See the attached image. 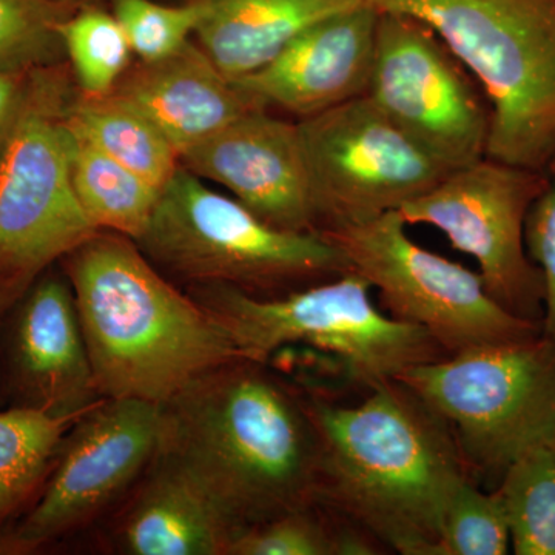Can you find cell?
Masks as SVG:
<instances>
[{
	"instance_id": "obj_1",
	"label": "cell",
	"mask_w": 555,
	"mask_h": 555,
	"mask_svg": "<svg viewBox=\"0 0 555 555\" xmlns=\"http://www.w3.org/2000/svg\"><path fill=\"white\" fill-rule=\"evenodd\" d=\"M160 408L159 454L207 489L236 532L320 503V437L309 400L268 363L211 369Z\"/></svg>"
},
{
	"instance_id": "obj_2",
	"label": "cell",
	"mask_w": 555,
	"mask_h": 555,
	"mask_svg": "<svg viewBox=\"0 0 555 555\" xmlns=\"http://www.w3.org/2000/svg\"><path fill=\"white\" fill-rule=\"evenodd\" d=\"M321 448L320 503L382 547L434 555L449 499L477 478L454 430L390 379L357 406L309 400Z\"/></svg>"
},
{
	"instance_id": "obj_3",
	"label": "cell",
	"mask_w": 555,
	"mask_h": 555,
	"mask_svg": "<svg viewBox=\"0 0 555 555\" xmlns=\"http://www.w3.org/2000/svg\"><path fill=\"white\" fill-rule=\"evenodd\" d=\"M65 261L102 398L164 404L199 375L244 360L221 321L133 240L100 230Z\"/></svg>"
},
{
	"instance_id": "obj_4",
	"label": "cell",
	"mask_w": 555,
	"mask_h": 555,
	"mask_svg": "<svg viewBox=\"0 0 555 555\" xmlns=\"http://www.w3.org/2000/svg\"><path fill=\"white\" fill-rule=\"evenodd\" d=\"M437 33L491 112L488 158L545 170L555 155V0H364Z\"/></svg>"
},
{
	"instance_id": "obj_5",
	"label": "cell",
	"mask_w": 555,
	"mask_h": 555,
	"mask_svg": "<svg viewBox=\"0 0 555 555\" xmlns=\"http://www.w3.org/2000/svg\"><path fill=\"white\" fill-rule=\"evenodd\" d=\"M134 243L184 280L262 298L349 272L341 251L320 232L273 228L184 166L160 190L149 228Z\"/></svg>"
},
{
	"instance_id": "obj_6",
	"label": "cell",
	"mask_w": 555,
	"mask_h": 555,
	"mask_svg": "<svg viewBox=\"0 0 555 555\" xmlns=\"http://www.w3.org/2000/svg\"><path fill=\"white\" fill-rule=\"evenodd\" d=\"M372 291L363 276L346 272L281 297L199 286L193 298L228 328L244 360L269 363L283 347H310L334 357L347 378L369 392L448 357L425 328L382 312Z\"/></svg>"
},
{
	"instance_id": "obj_7",
	"label": "cell",
	"mask_w": 555,
	"mask_h": 555,
	"mask_svg": "<svg viewBox=\"0 0 555 555\" xmlns=\"http://www.w3.org/2000/svg\"><path fill=\"white\" fill-rule=\"evenodd\" d=\"M72 98L64 72L33 69L0 144V318L53 262L100 232L73 188Z\"/></svg>"
},
{
	"instance_id": "obj_8",
	"label": "cell",
	"mask_w": 555,
	"mask_h": 555,
	"mask_svg": "<svg viewBox=\"0 0 555 555\" xmlns=\"http://www.w3.org/2000/svg\"><path fill=\"white\" fill-rule=\"evenodd\" d=\"M397 379L454 430L474 476L494 477L555 437V341L473 347L404 371Z\"/></svg>"
},
{
	"instance_id": "obj_9",
	"label": "cell",
	"mask_w": 555,
	"mask_h": 555,
	"mask_svg": "<svg viewBox=\"0 0 555 555\" xmlns=\"http://www.w3.org/2000/svg\"><path fill=\"white\" fill-rule=\"evenodd\" d=\"M406 229L400 211H389L320 233L341 251L349 272L378 292L390 317L425 328L448 356L542 334V323L500 306L480 273L418 246Z\"/></svg>"
},
{
	"instance_id": "obj_10",
	"label": "cell",
	"mask_w": 555,
	"mask_h": 555,
	"mask_svg": "<svg viewBox=\"0 0 555 555\" xmlns=\"http://www.w3.org/2000/svg\"><path fill=\"white\" fill-rule=\"evenodd\" d=\"M160 434V404L101 398L65 434L35 502L0 537V554L38 553L90 524L145 476Z\"/></svg>"
},
{
	"instance_id": "obj_11",
	"label": "cell",
	"mask_w": 555,
	"mask_h": 555,
	"mask_svg": "<svg viewBox=\"0 0 555 555\" xmlns=\"http://www.w3.org/2000/svg\"><path fill=\"white\" fill-rule=\"evenodd\" d=\"M298 129L318 232L398 211L451 173L367 94L301 119Z\"/></svg>"
},
{
	"instance_id": "obj_12",
	"label": "cell",
	"mask_w": 555,
	"mask_h": 555,
	"mask_svg": "<svg viewBox=\"0 0 555 555\" xmlns=\"http://www.w3.org/2000/svg\"><path fill=\"white\" fill-rule=\"evenodd\" d=\"M433 28L378 13L366 94L449 171L483 159L491 112L483 91Z\"/></svg>"
},
{
	"instance_id": "obj_13",
	"label": "cell",
	"mask_w": 555,
	"mask_h": 555,
	"mask_svg": "<svg viewBox=\"0 0 555 555\" xmlns=\"http://www.w3.org/2000/svg\"><path fill=\"white\" fill-rule=\"evenodd\" d=\"M546 184L545 170L488 158L451 171L400 208L408 225L426 224L476 259L491 297L514 315L542 323V273L529 258L526 219Z\"/></svg>"
},
{
	"instance_id": "obj_14",
	"label": "cell",
	"mask_w": 555,
	"mask_h": 555,
	"mask_svg": "<svg viewBox=\"0 0 555 555\" xmlns=\"http://www.w3.org/2000/svg\"><path fill=\"white\" fill-rule=\"evenodd\" d=\"M7 408L79 418L101 400L68 278L43 272L0 318Z\"/></svg>"
},
{
	"instance_id": "obj_15",
	"label": "cell",
	"mask_w": 555,
	"mask_h": 555,
	"mask_svg": "<svg viewBox=\"0 0 555 555\" xmlns=\"http://www.w3.org/2000/svg\"><path fill=\"white\" fill-rule=\"evenodd\" d=\"M181 166L222 185L262 221L318 232L315 201L298 124L251 109L188 150Z\"/></svg>"
},
{
	"instance_id": "obj_16",
	"label": "cell",
	"mask_w": 555,
	"mask_h": 555,
	"mask_svg": "<svg viewBox=\"0 0 555 555\" xmlns=\"http://www.w3.org/2000/svg\"><path fill=\"white\" fill-rule=\"evenodd\" d=\"M378 11L367 3L317 22L264 68L236 79L266 108L302 119L366 94ZM235 80V79H233Z\"/></svg>"
},
{
	"instance_id": "obj_17",
	"label": "cell",
	"mask_w": 555,
	"mask_h": 555,
	"mask_svg": "<svg viewBox=\"0 0 555 555\" xmlns=\"http://www.w3.org/2000/svg\"><path fill=\"white\" fill-rule=\"evenodd\" d=\"M112 93L147 116L179 156L251 109L266 108L192 40L166 60L126 72Z\"/></svg>"
},
{
	"instance_id": "obj_18",
	"label": "cell",
	"mask_w": 555,
	"mask_h": 555,
	"mask_svg": "<svg viewBox=\"0 0 555 555\" xmlns=\"http://www.w3.org/2000/svg\"><path fill=\"white\" fill-rule=\"evenodd\" d=\"M116 540L131 555H225L236 529L206 488L170 456L153 460Z\"/></svg>"
},
{
	"instance_id": "obj_19",
	"label": "cell",
	"mask_w": 555,
	"mask_h": 555,
	"mask_svg": "<svg viewBox=\"0 0 555 555\" xmlns=\"http://www.w3.org/2000/svg\"><path fill=\"white\" fill-rule=\"evenodd\" d=\"M201 10L196 43L230 79L246 78L275 60L317 22L364 0H188Z\"/></svg>"
},
{
	"instance_id": "obj_20",
	"label": "cell",
	"mask_w": 555,
	"mask_h": 555,
	"mask_svg": "<svg viewBox=\"0 0 555 555\" xmlns=\"http://www.w3.org/2000/svg\"><path fill=\"white\" fill-rule=\"evenodd\" d=\"M67 120L73 133L134 171L159 192L181 166V156L166 134L116 94L80 93L72 98Z\"/></svg>"
},
{
	"instance_id": "obj_21",
	"label": "cell",
	"mask_w": 555,
	"mask_h": 555,
	"mask_svg": "<svg viewBox=\"0 0 555 555\" xmlns=\"http://www.w3.org/2000/svg\"><path fill=\"white\" fill-rule=\"evenodd\" d=\"M76 420L0 409V537L35 502Z\"/></svg>"
},
{
	"instance_id": "obj_22",
	"label": "cell",
	"mask_w": 555,
	"mask_h": 555,
	"mask_svg": "<svg viewBox=\"0 0 555 555\" xmlns=\"http://www.w3.org/2000/svg\"><path fill=\"white\" fill-rule=\"evenodd\" d=\"M69 134L73 188L87 217L98 230L138 241L149 228L159 190L72 129Z\"/></svg>"
},
{
	"instance_id": "obj_23",
	"label": "cell",
	"mask_w": 555,
	"mask_h": 555,
	"mask_svg": "<svg viewBox=\"0 0 555 555\" xmlns=\"http://www.w3.org/2000/svg\"><path fill=\"white\" fill-rule=\"evenodd\" d=\"M517 555H555V437L517 456L495 489Z\"/></svg>"
},
{
	"instance_id": "obj_24",
	"label": "cell",
	"mask_w": 555,
	"mask_h": 555,
	"mask_svg": "<svg viewBox=\"0 0 555 555\" xmlns=\"http://www.w3.org/2000/svg\"><path fill=\"white\" fill-rule=\"evenodd\" d=\"M379 550L372 537L317 503L241 529L225 555H363Z\"/></svg>"
},
{
	"instance_id": "obj_25",
	"label": "cell",
	"mask_w": 555,
	"mask_h": 555,
	"mask_svg": "<svg viewBox=\"0 0 555 555\" xmlns=\"http://www.w3.org/2000/svg\"><path fill=\"white\" fill-rule=\"evenodd\" d=\"M60 38L80 91L90 96L112 93L126 75L131 54L115 14L98 9L69 14L60 25Z\"/></svg>"
},
{
	"instance_id": "obj_26",
	"label": "cell",
	"mask_w": 555,
	"mask_h": 555,
	"mask_svg": "<svg viewBox=\"0 0 555 555\" xmlns=\"http://www.w3.org/2000/svg\"><path fill=\"white\" fill-rule=\"evenodd\" d=\"M511 550L505 507L495 491L466 478L449 499L434 555H505Z\"/></svg>"
},
{
	"instance_id": "obj_27",
	"label": "cell",
	"mask_w": 555,
	"mask_h": 555,
	"mask_svg": "<svg viewBox=\"0 0 555 555\" xmlns=\"http://www.w3.org/2000/svg\"><path fill=\"white\" fill-rule=\"evenodd\" d=\"M64 0H0V72L49 67L62 49Z\"/></svg>"
},
{
	"instance_id": "obj_28",
	"label": "cell",
	"mask_w": 555,
	"mask_h": 555,
	"mask_svg": "<svg viewBox=\"0 0 555 555\" xmlns=\"http://www.w3.org/2000/svg\"><path fill=\"white\" fill-rule=\"evenodd\" d=\"M115 17L126 33L131 53L141 62H156L188 46L198 28L201 10L188 0L184 5L115 0Z\"/></svg>"
},
{
	"instance_id": "obj_29",
	"label": "cell",
	"mask_w": 555,
	"mask_h": 555,
	"mask_svg": "<svg viewBox=\"0 0 555 555\" xmlns=\"http://www.w3.org/2000/svg\"><path fill=\"white\" fill-rule=\"evenodd\" d=\"M545 175V188L526 219L525 243L529 258L542 273V334L555 341V155Z\"/></svg>"
},
{
	"instance_id": "obj_30",
	"label": "cell",
	"mask_w": 555,
	"mask_h": 555,
	"mask_svg": "<svg viewBox=\"0 0 555 555\" xmlns=\"http://www.w3.org/2000/svg\"><path fill=\"white\" fill-rule=\"evenodd\" d=\"M30 73L0 72V144L16 118Z\"/></svg>"
},
{
	"instance_id": "obj_31",
	"label": "cell",
	"mask_w": 555,
	"mask_h": 555,
	"mask_svg": "<svg viewBox=\"0 0 555 555\" xmlns=\"http://www.w3.org/2000/svg\"><path fill=\"white\" fill-rule=\"evenodd\" d=\"M5 403V400H3V393H2V382H0V406Z\"/></svg>"
}]
</instances>
